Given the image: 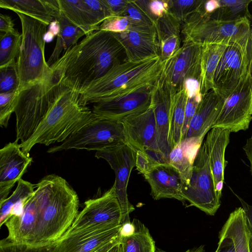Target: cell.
Instances as JSON below:
<instances>
[{
    "label": "cell",
    "mask_w": 252,
    "mask_h": 252,
    "mask_svg": "<svg viewBox=\"0 0 252 252\" xmlns=\"http://www.w3.org/2000/svg\"><path fill=\"white\" fill-rule=\"evenodd\" d=\"M123 53L124 47L114 33L96 30L69 47L50 67L56 81L81 94L121 63Z\"/></svg>",
    "instance_id": "6da1fadb"
},
{
    "label": "cell",
    "mask_w": 252,
    "mask_h": 252,
    "mask_svg": "<svg viewBox=\"0 0 252 252\" xmlns=\"http://www.w3.org/2000/svg\"><path fill=\"white\" fill-rule=\"evenodd\" d=\"M38 213L34 232L27 245H49L58 240L70 228L78 213L79 198L62 177L54 174L43 178L35 190Z\"/></svg>",
    "instance_id": "7a4b0ae2"
},
{
    "label": "cell",
    "mask_w": 252,
    "mask_h": 252,
    "mask_svg": "<svg viewBox=\"0 0 252 252\" xmlns=\"http://www.w3.org/2000/svg\"><path fill=\"white\" fill-rule=\"evenodd\" d=\"M54 81L55 96L48 111L31 137L20 144L26 154L38 144L62 143L97 118L81 94Z\"/></svg>",
    "instance_id": "3957f363"
},
{
    "label": "cell",
    "mask_w": 252,
    "mask_h": 252,
    "mask_svg": "<svg viewBox=\"0 0 252 252\" xmlns=\"http://www.w3.org/2000/svg\"><path fill=\"white\" fill-rule=\"evenodd\" d=\"M162 66L160 56L140 62L119 63L81 94L83 101L87 105L152 87L160 78Z\"/></svg>",
    "instance_id": "277c9868"
},
{
    "label": "cell",
    "mask_w": 252,
    "mask_h": 252,
    "mask_svg": "<svg viewBox=\"0 0 252 252\" xmlns=\"http://www.w3.org/2000/svg\"><path fill=\"white\" fill-rule=\"evenodd\" d=\"M21 23L22 42L17 59L19 92L44 80L52 73L45 58L47 26L25 14L16 12Z\"/></svg>",
    "instance_id": "5b68a950"
},
{
    "label": "cell",
    "mask_w": 252,
    "mask_h": 252,
    "mask_svg": "<svg viewBox=\"0 0 252 252\" xmlns=\"http://www.w3.org/2000/svg\"><path fill=\"white\" fill-rule=\"evenodd\" d=\"M54 96L52 73L44 80L19 92L14 111L16 140L22 143L31 137L48 111Z\"/></svg>",
    "instance_id": "8992f818"
},
{
    "label": "cell",
    "mask_w": 252,
    "mask_h": 252,
    "mask_svg": "<svg viewBox=\"0 0 252 252\" xmlns=\"http://www.w3.org/2000/svg\"><path fill=\"white\" fill-rule=\"evenodd\" d=\"M251 30L250 20L247 17L231 21L217 20L211 19L201 9L182 25L184 39L201 45L244 41L249 39Z\"/></svg>",
    "instance_id": "52a82bcc"
},
{
    "label": "cell",
    "mask_w": 252,
    "mask_h": 252,
    "mask_svg": "<svg viewBox=\"0 0 252 252\" xmlns=\"http://www.w3.org/2000/svg\"><path fill=\"white\" fill-rule=\"evenodd\" d=\"M182 195L191 205L211 216L215 214L220 205L204 142L194 159L190 178L183 184Z\"/></svg>",
    "instance_id": "ba28073f"
},
{
    "label": "cell",
    "mask_w": 252,
    "mask_h": 252,
    "mask_svg": "<svg viewBox=\"0 0 252 252\" xmlns=\"http://www.w3.org/2000/svg\"><path fill=\"white\" fill-rule=\"evenodd\" d=\"M125 143L121 122L97 118L61 144L50 148L52 154L70 149L99 151Z\"/></svg>",
    "instance_id": "9c48e42d"
},
{
    "label": "cell",
    "mask_w": 252,
    "mask_h": 252,
    "mask_svg": "<svg viewBox=\"0 0 252 252\" xmlns=\"http://www.w3.org/2000/svg\"><path fill=\"white\" fill-rule=\"evenodd\" d=\"M125 143L136 153L155 164L167 162L158 145L157 131L153 107L130 115L121 121Z\"/></svg>",
    "instance_id": "30bf717a"
},
{
    "label": "cell",
    "mask_w": 252,
    "mask_h": 252,
    "mask_svg": "<svg viewBox=\"0 0 252 252\" xmlns=\"http://www.w3.org/2000/svg\"><path fill=\"white\" fill-rule=\"evenodd\" d=\"M249 43V39L229 43L220 59L214 75L213 90L224 99L248 78Z\"/></svg>",
    "instance_id": "8fae6325"
},
{
    "label": "cell",
    "mask_w": 252,
    "mask_h": 252,
    "mask_svg": "<svg viewBox=\"0 0 252 252\" xmlns=\"http://www.w3.org/2000/svg\"><path fill=\"white\" fill-rule=\"evenodd\" d=\"M202 45L189 39L169 59L162 63L160 76L172 95L184 88L190 79L199 81Z\"/></svg>",
    "instance_id": "7c38bea8"
},
{
    "label": "cell",
    "mask_w": 252,
    "mask_h": 252,
    "mask_svg": "<svg viewBox=\"0 0 252 252\" xmlns=\"http://www.w3.org/2000/svg\"><path fill=\"white\" fill-rule=\"evenodd\" d=\"M84 204L63 235L89 228H110L122 224V209L113 185L101 196L89 199Z\"/></svg>",
    "instance_id": "4fadbf2b"
},
{
    "label": "cell",
    "mask_w": 252,
    "mask_h": 252,
    "mask_svg": "<svg viewBox=\"0 0 252 252\" xmlns=\"http://www.w3.org/2000/svg\"><path fill=\"white\" fill-rule=\"evenodd\" d=\"M95 157L105 159L115 173L113 185L122 213V224L130 221L129 214L134 210L127 194L130 174L136 167V153L126 143L96 152Z\"/></svg>",
    "instance_id": "5bb4252c"
},
{
    "label": "cell",
    "mask_w": 252,
    "mask_h": 252,
    "mask_svg": "<svg viewBox=\"0 0 252 252\" xmlns=\"http://www.w3.org/2000/svg\"><path fill=\"white\" fill-rule=\"evenodd\" d=\"M252 120V93L248 77L235 91L224 99L213 127H220L230 132H237L248 129Z\"/></svg>",
    "instance_id": "9a60e30c"
},
{
    "label": "cell",
    "mask_w": 252,
    "mask_h": 252,
    "mask_svg": "<svg viewBox=\"0 0 252 252\" xmlns=\"http://www.w3.org/2000/svg\"><path fill=\"white\" fill-rule=\"evenodd\" d=\"M153 86L125 95L96 100L93 103V112L98 118L120 122L151 106Z\"/></svg>",
    "instance_id": "2e32d148"
},
{
    "label": "cell",
    "mask_w": 252,
    "mask_h": 252,
    "mask_svg": "<svg viewBox=\"0 0 252 252\" xmlns=\"http://www.w3.org/2000/svg\"><path fill=\"white\" fill-rule=\"evenodd\" d=\"M32 161V158L22 151L17 140L8 143L0 150V202L8 197Z\"/></svg>",
    "instance_id": "e0dca14e"
},
{
    "label": "cell",
    "mask_w": 252,
    "mask_h": 252,
    "mask_svg": "<svg viewBox=\"0 0 252 252\" xmlns=\"http://www.w3.org/2000/svg\"><path fill=\"white\" fill-rule=\"evenodd\" d=\"M121 226L89 228L63 235L54 242L52 252H93L118 236Z\"/></svg>",
    "instance_id": "ac0fdd59"
},
{
    "label": "cell",
    "mask_w": 252,
    "mask_h": 252,
    "mask_svg": "<svg viewBox=\"0 0 252 252\" xmlns=\"http://www.w3.org/2000/svg\"><path fill=\"white\" fill-rule=\"evenodd\" d=\"M172 97L168 87L159 78L152 89L151 106L156 123L158 145L167 162L171 151L169 132Z\"/></svg>",
    "instance_id": "d6986e66"
},
{
    "label": "cell",
    "mask_w": 252,
    "mask_h": 252,
    "mask_svg": "<svg viewBox=\"0 0 252 252\" xmlns=\"http://www.w3.org/2000/svg\"><path fill=\"white\" fill-rule=\"evenodd\" d=\"M143 176L150 186L154 199L185 201L182 195L183 180L179 171L168 162L156 165Z\"/></svg>",
    "instance_id": "ffe728a7"
},
{
    "label": "cell",
    "mask_w": 252,
    "mask_h": 252,
    "mask_svg": "<svg viewBox=\"0 0 252 252\" xmlns=\"http://www.w3.org/2000/svg\"><path fill=\"white\" fill-rule=\"evenodd\" d=\"M224 102V98L213 90L202 95L184 139L192 138L202 143L219 117Z\"/></svg>",
    "instance_id": "44dd1931"
},
{
    "label": "cell",
    "mask_w": 252,
    "mask_h": 252,
    "mask_svg": "<svg viewBox=\"0 0 252 252\" xmlns=\"http://www.w3.org/2000/svg\"><path fill=\"white\" fill-rule=\"evenodd\" d=\"M114 33L123 46L127 61L140 62L159 56L156 32L130 31Z\"/></svg>",
    "instance_id": "7402d4cb"
},
{
    "label": "cell",
    "mask_w": 252,
    "mask_h": 252,
    "mask_svg": "<svg viewBox=\"0 0 252 252\" xmlns=\"http://www.w3.org/2000/svg\"><path fill=\"white\" fill-rule=\"evenodd\" d=\"M230 131L220 127H214L208 132L204 141L213 174L216 190L220 198L224 182V169L227 164L225 152L229 143Z\"/></svg>",
    "instance_id": "603a6c76"
},
{
    "label": "cell",
    "mask_w": 252,
    "mask_h": 252,
    "mask_svg": "<svg viewBox=\"0 0 252 252\" xmlns=\"http://www.w3.org/2000/svg\"><path fill=\"white\" fill-rule=\"evenodd\" d=\"M38 213V201L36 194L29 199L19 217H11L5 222L8 234L6 238L17 244H27L35 229Z\"/></svg>",
    "instance_id": "cb8c5ba5"
},
{
    "label": "cell",
    "mask_w": 252,
    "mask_h": 252,
    "mask_svg": "<svg viewBox=\"0 0 252 252\" xmlns=\"http://www.w3.org/2000/svg\"><path fill=\"white\" fill-rule=\"evenodd\" d=\"M0 7L25 14L47 26L61 12L58 0H0Z\"/></svg>",
    "instance_id": "d4e9b609"
},
{
    "label": "cell",
    "mask_w": 252,
    "mask_h": 252,
    "mask_svg": "<svg viewBox=\"0 0 252 252\" xmlns=\"http://www.w3.org/2000/svg\"><path fill=\"white\" fill-rule=\"evenodd\" d=\"M155 31L159 44V56L163 63L181 47L182 25L168 13L158 20Z\"/></svg>",
    "instance_id": "484cf974"
},
{
    "label": "cell",
    "mask_w": 252,
    "mask_h": 252,
    "mask_svg": "<svg viewBox=\"0 0 252 252\" xmlns=\"http://www.w3.org/2000/svg\"><path fill=\"white\" fill-rule=\"evenodd\" d=\"M219 235L232 240L235 252H252V240L246 226L242 207L237 208L230 213Z\"/></svg>",
    "instance_id": "4316f807"
},
{
    "label": "cell",
    "mask_w": 252,
    "mask_h": 252,
    "mask_svg": "<svg viewBox=\"0 0 252 252\" xmlns=\"http://www.w3.org/2000/svg\"><path fill=\"white\" fill-rule=\"evenodd\" d=\"M227 45L213 43L202 44L199 80L202 95L213 89L215 73Z\"/></svg>",
    "instance_id": "83f0119b"
},
{
    "label": "cell",
    "mask_w": 252,
    "mask_h": 252,
    "mask_svg": "<svg viewBox=\"0 0 252 252\" xmlns=\"http://www.w3.org/2000/svg\"><path fill=\"white\" fill-rule=\"evenodd\" d=\"M202 143L192 138L181 140L170 151L168 163L180 173L183 184L187 183L191 176L194 159Z\"/></svg>",
    "instance_id": "f1b7e54d"
},
{
    "label": "cell",
    "mask_w": 252,
    "mask_h": 252,
    "mask_svg": "<svg viewBox=\"0 0 252 252\" xmlns=\"http://www.w3.org/2000/svg\"><path fill=\"white\" fill-rule=\"evenodd\" d=\"M36 189L29 181L20 179L12 194L0 202V227L11 217H19L23 212L26 204L33 195Z\"/></svg>",
    "instance_id": "f546056e"
},
{
    "label": "cell",
    "mask_w": 252,
    "mask_h": 252,
    "mask_svg": "<svg viewBox=\"0 0 252 252\" xmlns=\"http://www.w3.org/2000/svg\"><path fill=\"white\" fill-rule=\"evenodd\" d=\"M58 1L62 13L70 22L83 30L87 35L98 30L99 26L85 0Z\"/></svg>",
    "instance_id": "4dcf8cb0"
},
{
    "label": "cell",
    "mask_w": 252,
    "mask_h": 252,
    "mask_svg": "<svg viewBox=\"0 0 252 252\" xmlns=\"http://www.w3.org/2000/svg\"><path fill=\"white\" fill-rule=\"evenodd\" d=\"M56 20L58 23L59 31L56 45L47 62L49 66L59 59L63 51L76 45L80 38L87 35L83 30L70 22L62 12Z\"/></svg>",
    "instance_id": "1f68e13d"
},
{
    "label": "cell",
    "mask_w": 252,
    "mask_h": 252,
    "mask_svg": "<svg viewBox=\"0 0 252 252\" xmlns=\"http://www.w3.org/2000/svg\"><path fill=\"white\" fill-rule=\"evenodd\" d=\"M188 97V93L185 87L172 95L169 132L171 150L182 139V131Z\"/></svg>",
    "instance_id": "d6a6232c"
},
{
    "label": "cell",
    "mask_w": 252,
    "mask_h": 252,
    "mask_svg": "<svg viewBox=\"0 0 252 252\" xmlns=\"http://www.w3.org/2000/svg\"><path fill=\"white\" fill-rule=\"evenodd\" d=\"M135 227L129 237H120L123 252H156L155 242L148 228L137 219L132 220Z\"/></svg>",
    "instance_id": "836d02e7"
},
{
    "label": "cell",
    "mask_w": 252,
    "mask_h": 252,
    "mask_svg": "<svg viewBox=\"0 0 252 252\" xmlns=\"http://www.w3.org/2000/svg\"><path fill=\"white\" fill-rule=\"evenodd\" d=\"M252 0H219V7L212 13V19L231 21L244 17L252 18L249 6Z\"/></svg>",
    "instance_id": "e575fe53"
},
{
    "label": "cell",
    "mask_w": 252,
    "mask_h": 252,
    "mask_svg": "<svg viewBox=\"0 0 252 252\" xmlns=\"http://www.w3.org/2000/svg\"><path fill=\"white\" fill-rule=\"evenodd\" d=\"M22 33L17 30L0 35V67L16 63L22 42Z\"/></svg>",
    "instance_id": "d590c367"
},
{
    "label": "cell",
    "mask_w": 252,
    "mask_h": 252,
    "mask_svg": "<svg viewBox=\"0 0 252 252\" xmlns=\"http://www.w3.org/2000/svg\"><path fill=\"white\" fill-rule=\"evenodd\" d=\"M204 0H168V13L181 25L203 3Z\"/></svg>",
    "instance_id": "8d00e7d4"
},
{
    "label": "cell",
    "mask_w": 252,
    "mask_h": 252,
    "mask_svg": "<svg viewBox=\"0 0 252 252\" xmlns=\"http://www.w3.org/2000/svg\"><path fill=\"white\" fill-rule=\"evenodd\" d=\"M98 30L113 33H121L130 31L155 32L144 29L136 26L129 19L124 16H110L107 18L99 25Z\"/></svg>",
    "instance_id": "74e56055"
},
{
    "label": "cell",
    "mask_w": 252,
    "mask_h": 252,
    "mask_svg": "<svg viewBox=\"0 0 252 252\" xmlns=\"http://www.w3.org/2000/svg\"><path fill=\"white\" fill-rule=\"evenodd\" d=\"M155 25L158 20L168 14V0H135Z\"/></svg>",
    "instance_id": "f35d334b"
},
{
    "label": "cell",
    "mask_w": 252,
    "mask_h": 252,
    "mask_svg": "<svg viewBox=\"0 0 252 252\" xmlns=\"http://www.w3.org/2000/svg\"><path fill=\"white\" fill-rule=\"evenodd\" d=\"M19 86L17 63L0 67V93L18 91Z\"/></svg>",
    "instance_id": "ab89813d"
},
{
    "label": "cell",
    "mask_w": 252,
    "mask_h": 252,
    "mask_svg": "<svg viewBox=\"0 0 252 252\" xmlns=\"http://www.w3.org/2000/svg\"><path fill=\"white\" fill-rule=\"evenodd\" d=\"M122 16L127 17L140 28L155 31L154 23L134 0H129L126 9Z\"/></svg>",
    "instance_id": "60d3db41"
},
{
    "label": "cell",
    "mask_w": 252,
    "mask_h": 252,
    "mask_svg": "<svg viewBox=\"0 0 252 252\" xmlns=\"http://www.w3.org/2000/svg\"><path fill=\"white\" fill-rule=\"evenodd\" d=\"M18 91L0 93V125L6 127L12 113H14L17 97Z\"/></svg>",
    "instance_id": "b9f144b4"
},
{
    "label": "cell",
    "mask_w": 252,
    "mask_h": 252,
    "mask_svg": "<svg viewBox=\"0 0 252 252\" xmlns=\"http://www.w3.org/2000/svg\"><path fill=\"white\" fill-rule=\"evenodd\" d=\"M54 243L42 247H33L12 242L6 238L0 240V252H52Z\"/></svg>",
    "instance_id": "7bdbcfd3"
},
{
    "label": "cell",
    "mask_w": 252,
    "mask_h": 252,
    "mask_svg": "<svg viewBox=\"0 0 252 252\" xmlns=\"http://www.w3.org/2000/svg\"><path fill=\"white\" fill-rule=\"evenodd\" d=\"M202 96L200 92L188 94L181 140H184L186 136L190 121L196 112L198 106L201 100Z\"/></svg>",
    "instance_id": "ee69618b"
},
{
    "label": "cell",
    "mask_w": 252,
    "mask_h": 252,
    "mask_svg": "<svg viewBox=\"0 0 252 252\" xmlns=\"http://www.w3.org/2000/svg\"><path fill=\"white\" fill-rule=\"evenodd\" d=\"M111 16H122L125 12L129 0H104Z\"/></svg>",
    "instance_id": "f6af8a7d"
},
{
    "label": "cell",
    "mask_w": 252,
    "mask_h": 252,
    "mask_svg": "<svg viewBox=\"0 0 252 252\" xmlns=\"http://www.w3.org/2000/svg\"><path fill=\"white\" fill-rule=\"evenodd\" d=\"M235 195L240 201L242 205L246 226L252 240V205L248 204L237 195L235 194Z\"/></svg>",
    "instance_id": "bcb514c9"
},
{
    "label": "cell",
    "mask_w": 252,
    "mask_h": 252,
    "mask_svg": "<svg viewBox=\"0 0 252 252\" xmlns=\"http://www.w3.org/2000/svg\"><path fill=\"white\" fill-rule=\"evenodd\" d=\"M215 252H235L233 241L228 237L219 235L218 246Z\"/></svg>",
    "instance_id": "7dc6e473"
},
{
    "label": "cell",
    "mask_w": 252,
    "mask_h": 252,
    "mask_svg": "<svg viewBox=\"0 0 252 252\" xmlns=\"http://www.w3.org/2000/svg\"><path fill=\"white\" fill-rule=\"evenodd\" d=\"M14 24L11 18L7 15L0 14V31L4 33L15 30Z\"/></svg>",
    "instance_id": "c3c4849f"
},
{
    "label": "cell",
    "mask_w": 252,
    "mask_h": 252,
    "mask_svg": "<svg viewBox=\"0 0 252 252\" xmlns=\"http://www.w3.org/2000/svg\"><path fill=\"white\" fill-rule=\"evenodd\" d=\"M135 230V227L133 222L126 221L122 224L119 233L120 237H129L134 234Z\"/></svg>",
    "instance_id": "681fc988"
},
{
    "label": "cell",
    "mask_w": 252,
    "mask_h": 252,
    "mask_svg": "<svg viewBox=\"0 0 252 252\" xmlns=\"http://www.w3.org/2000/svg\"><path fill=\"white\" fill-rule=\"evenodd\" d=\"M249 63L248 67V77L250 84L252 93V30H251L248 45Z\"/></svg>",
    "instance_id": "f907efd6"
},
{
    "label": "cell",
    "mask_w": 252,
    "mask_h": 252,
    "mask_svg": "<svg viewBox=\"0 0 252 252\" xmlns=\"http://www.w3.org/2000/svg\"><path fill=\"white\" fill-rule=\"evenodd\" d=\"M220 6L219 0H204L203 9L206 14L210 16Z\"/></svg>",
    "instance_id": "816d5d0a"
},
{
    "label": "cell",
    "mask_w": 252,
    "mask_h": 252,
    "mask_svg": "<svg viewBox=\"0 0 252 252\" xmlns=\"http://www.w3.org/2000/svg\"><path fill=\"white\" fill-rule=\"evenodd\" d=\"M120 241V237L119 235L106 244H104L93 252H107L114 246Z\"/></svg>",
    "instance_id": "f5cc1de1"
},
{
    "label": "cell",
    "mask_w": 252,
    "mask_h": 252,
    "mask_svg": "<svg viewBox=\"0 0 252 252\" xmlns=\"http://www.w3.org/2000/svg\"><path fill=\"white\" fill-rule=\"evenodd\" d=\"M243 149L250 162V170L252 175V136L247 140Z\"/></svg>",
    "instance_id": "db71d44e"
},
{
    "label": "cell",
    "mask_w": 252,
    "mask_h": 252,
    "mask_svg": "<svg viewBox=\"0 0 252 252\" xmlns=\"http://www.w3.org/2000/svg\"><path fill=\"white\" fill-rule=\"evenodd\" d=\"M156 252H166L161 249L157 248ZM184 252H205L203 246H200L199 247L188 250Z\"/></svg>",
    "instance_id": "11a10c76"
},
{
    "label": "cell",
    "mask_w": 252,
    "mask_h": 252,
    "mask_svg": "<svg viewBox=\"0 0 252 252\" xmlns=\"http://www.w3.org/2000/svg\"><path fill=\"white\" fill-rule=\"evenodd\" d=\"M107 252H123L121 242L120 241L117 244H116Z\"/></svg>",
    "instance_id": "9f6ffc18"
},
{
    "label": "cell",
    "mask_w": 252,
    "mask_h": 252,
    "mask_svg": "<svg viewBox=\"0 0 252 252\" xmlns=\"http://www.w3.org/2000/svg\"><path fill=\"white\" fill-rule=\"evenodd\" d=\"M251 19H252V18H251Z\"/></svg>",
    "instance_id": "6f0895ef"
}]
</instances>
